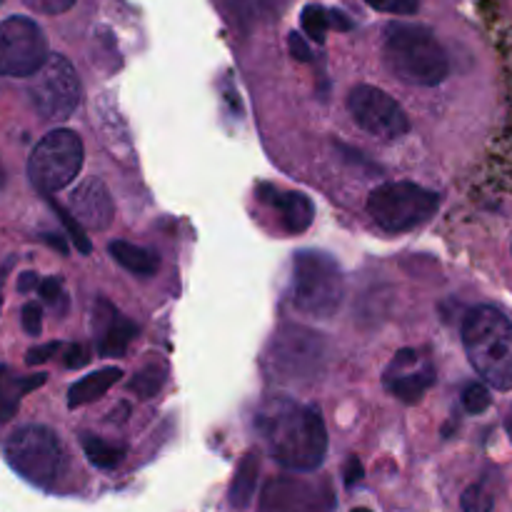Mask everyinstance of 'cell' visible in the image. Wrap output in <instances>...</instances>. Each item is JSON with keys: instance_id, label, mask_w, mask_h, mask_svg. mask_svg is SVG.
Returning a JSON list of instances; mask_svg holds the SVG:
<instances>
[{"instance_id": "6da1fadb", "label": "cell", "mask_w": 512, "mask_h": 512, "mask_svg": "<svg viewBox=\"0 0 512 512\" xmlns=\"http://www.w3.org/2000/svg\"><path fill=\"white\" fill-rule=\"evenodd\" d=\"M255 428L283 468L313 473L328 455V430L323 418L318 410L298 400H268L255 415Z\"/></svg>"}, {"instance_id": "7a4b0ae2", "label": "cell", "mask_w": 512, "mask_h": 512, "mask_svg": "<svg viewBox=\"0 0 512 512\" xmlns=\"http://www.w3.org/2000/svg\"><path fill=\"white\" fill-rule=\"evenodd\" d=\"M383 60L390 73L408 85L433 88L450 73V60L435 33L418 23H388L383 33Z\"/></svg>"}, {"instance_id": "3957f363", "label": "cell", "mask_w": 512, "mask_h": 512, "mask_svg": "<svg viewBox=\"0 0 512 512\" xmlns=\"http://www.w3.org/2000/svg\"><path fill=\"white\" fill-rule=\"evenodd\" d=\"M463 345L475 373L495 390H512V323L493 305H478L463 320Z\"/></svg>"}, {"instance_id": "277c9868", "label": "cell", "mask_w": 512, "mask_h": 512, "mask_svg": "<svg viewBox=\"0 0 512 512\" xmlns=\"http://www.w3.org/2000/svg\"><path fill=\"white\" fill-rule=\"evenodd\" d=\"M345 298V278L338 260L323 250H298L293 258V305L310 318L328 320Z\"/></svg>"}, {"instance_id": "5b68a950", "label": "cell", "mask_w": 512, "mask_h": 512, "mask_svg": "<svg viewBox=\"0 0 512 512\" xmlns=\"http://www.w3.org/2000/svg\"><path fill=\"white\" fill-rule=\"evenodd\" d=\"M5 458L20 478L38 488H53L68 465L58 433L45 425H25L15 430L5 443Z\"/></svg>"}, {"instance_id": "8992f818", "label": "cell", "mask_w": 512, "mask_h": 512, "mask_svg": "<svg viewBox=\"0 0 512 512\" xmlns=\"http://www.w3.org/2000/svg\"><path fill=\"white\" fill-rule=\"evenodd\" d=\"M440 208V195L403 180L375 188L368 198V213L380 230L390 235L408 233L428 223Z\"/></svg>"}, {"instance_id": "52a82bcc", "label": "cell", "mask_w": 512, "mask_h": 512, "mask_svg": "<svg viewBox=\"0 0 512 512\" xmlns=\"http://www.w3.org/2000/svg\"><path fill=\"white\" fill-rule=\"evenodd\" d=\"M328 363V343L315 330L285 325L273 335L268 350V370L280 383H310Z\"/></svg>"}, {"instance_id": "ba28073f", "label": "cell", "mask_w": 512, "mask_h": 512, "mask_svg": "<svg viewBox=\"0 0 512 512\" xmlns=\"http://www.w3.org/2000/svg\"><path fill=\"white\" fill-rule=\"evenodd\" d=\"M83 140L75 130L58 128L45 135L28 158V178L43 195H53L78 178L83 168Z\"/></svg>"}, {"instance_id": "9c48e42d", "label": "cell", "mask_w": 512, "mask_h": 512, "mask_svg": "<svg viewBox=\"0 0 512 512\" xmlns=\"http://www.w3.org/2000/svg\"><path fill=\"white\" fill-rule=\"evenodd\" d=\"M28 98L43 120H68L83 100V83L65 55H48L28 85Z\"/></svg>"}, {"instance_id": "30bf717a", "label": "cell", "mask_w": 512, "mask_h": 512, "mask_svg": "<svg viewBox=\"0 0 512 512\" xmlns=\"http://www.w3.org/2000/svg\"><path fill=\"white\" fill-rule=\"evenodd\" d=\"M48 60V38L35 20L13 15L0 23V75L30 78Z\"/></svg>"}, {"instance_id": "8fae6325", "label": "cell", "mask_w": 512, "mask_h": 512, "mask_svg": "<svg viewBox=\"0 0 512 512\" xmlns=\"http://www.w3.org/2000/svg\"><path fill=\"white\" fill-rule=\"evenodd\" d=\"M348 110L355 123L375 138L395 140L410 130V118L398 100L375 85H358L350 90Z\"/></svg>"}, {"instance_id": "7c38bea8", "label": "cell", "mask_w": 512, "mask_h": 512, "mask_svg": "<svg viewBox=\"0 0 512 512\" xmlns=\"http://www.w3.org/2000/svg\"><path fill=\"white\" fill-rule=\"evenodd\" d=\"M263 512H333L335 493L328 480L280 475L263 488Z\"/></svg>"}, {"instance_id": "4fadbf2b", "label": "cell", "mask_w": 512, "mask_h": 512, "mask_svg": "<svg viewBox=\"0 0 512 512\" xmlns=\"http://www.w3.org/2000/svg\"><path fill=\"white\" fill-rule=\"evenodd\" d=\"M383 385L400 403L415 405L435 385V365L418 348H403L395 353L383 373Z\"/></svg>"}, {"instance_id": "5bb4252c", "label": "cell", "mask_w": 512, "mask_h": 512, "mask_svg": "<svg viewBox=\"0 0 512 512\" xmlns=\"http://www.w3.org/2000/svg\"><path fill=\"white\" fill-rule=\"evenodd\" d=\"M70 215L88 230H105L113 223L115 205L100 178H85L70 193Z\"/></svg>"}, {"instance_id": "9a60e30c", "label": "cell", "mask_w": 512, "mask_h": 512, "mask_svg": "<svg viewBox=\"0 0 512 512\" xmlns=\"http://www.w3.org/2000/svg\"><path fill=\"white\" fill-rule=\"evenodd\" d=\"M258 198L280 215L285 233L300 235L313 225L315 205L305 193L275 188V185H258Z\"/></svg>"}, {"instance_id": "2e32d148", "label": "cell", "mask_w": 512, "mask_h": 512, "mask_svg": "<svg viewBox=\"0 0 512 512\" xmlns=\"http://www.w3.org/2000/svg\"><path fill=\"white\" fill-rule=\"evenodd\" d=\"M95 335H98L100 358H123L130 340L135 338L138 328L125 315L115 310L108 300H98L95 305Z\"/></svg>"}, {"instance_id": "e0dca14e", "label": "cell", "mask_w": 512, "mask_h": 512, "mask_svg": "<svg viewBox=\"0 0 512 512\" xmlns=\"http://www.w3.org/2000/svg\"><path fill=\"white\" fill-rule=\"evenodd\" d=\"M48 375L35 373V375H15L13 368L8 365H0V423H10V420L18 415L20 400L28 393H33L35 388L45 383Z\"/></svg>"}, {"instance_id": "ac0fdd59", "label": "cell", "mask_w": 512, "mask_h": 512, "mask_svg": "<svg viewBox=\"0 0 512 512\" xmlns=\"http://www.w3.org/2000/svg\"><path fill=\"white\" fill-rule=\"evenodd\" d=\"M123 378V370L120 368H100L95 373L85 375L83 380L73 385L68 390V408H80V405H88L93 400L103 398L110 388H113L118 380Z\"/></svg>"}, {"instance_id": "d6986e66", "label": "cell", "mask_w": 512, "mask_h": 512, "mask_svg": "<svg viewBox=\"0 0 512 512\" xmlns=\"http://www.w3.org/2000/svg\"><path fill=\"white\" fill-rule=\"evenodd\" d=\"M108 250L115 263L128 270V273L140 275V278H153L158 273L160 258L155 250L140 248V245L128 243V240H115V243H110Z\"/></svg>"}, {"instance_id": "ffe728a7", "label": "cell", "mask_w": 512, "mask_h": 512, "mask_svg": "<svg viewBox=\"0 0 512 512\" xmlns=\"http://www.w3.org/2000/svg\"><path fill=\"white\" fill-rule=\"evenodd\" d=\"M258 470L260 460L255 453H248L240 460L238 470H235L233 485H230V505L238 510H245L255 498V488H258Z\"/></svg>"}, {"instance_id": "44dd1931", "label": "cell", "mask_w": 512, "mask_h": 512, "mask_svg": "<svg viewBox=\"0 0 512 512\" xmlns=\"http://www.w3.org/2000/svg\"><path fill=\"white\" fill-rule=\"evenodd\" d=\"M80 445H83V453L95 468L100 470H115L125 460V448L123 445L108 443V440L98 438L93 433L80 435Z\"/></svg>"}, {"instance_id": "7402d4cb", "label": "cell", "mask_w": 512, "mask_h": 512, "mask_svg": "<svg viewBox=\"0 0 512 512\" xmlns=\"http://www.w3.org/2000/svg\"><path fill=\"white\" fill-rule=\"evenodd\" d=\"M165 383H168V365H165L163 360H153V363H148L145 368H140L138 373H135V378L130 380L128 388L130 393L138 395L140 400H150L165 388Z\"/></svg>"}, {"instance_id": "603a6c76", "label": "cell", "mask_w": 512, "mask_h": 512, "mask_svg": "<svg viewBox=\"0 0 512 512\" xmlns=\"http://www.w3.org/2000/svg\"><path fill=\"white\" fill-rule=\"evenodd\" d=\"M300 23H303L305 33L315 40V43H325V35H328L330 18L328 10L323 5H305L303 15H300Z\"/></svg>"}, {"instance_id": "cb8c5ba5", "label": "cell", "mask_w": 512, "mask_h": 512, "mask_svg": "<svg viewBox=\"0 0 512 512\" xmlns=\"http://www.w3.org/2000/svg\"><path fill=\"white\" fill-rule=\"evenodd\" d=\"M50 208H53L55 213H58L60 223L65 225V230H68V238L73 240L75 248H78L80 253H83V255H88L90 250H93V245H90V240H88V235H85V228H83V225H80L78 220H75L73 215H70V210L65 208V205H60L58 200L50 198Z\"/></svg>"}, {"instance_id": "d4e9b609", "label": "cell", "mask_w": 512, "mask_h": 512, "mask_svg": "<svg viewBox=\"0 0 512 512\" xmlns=\"http://www.w3.org/2000/svg\"><path fill=\"white\" fill-rule=\"evenodd\" d=\"M285 0H240V15L248 23H258V20L273 18L283 10Z\"/></svg>"}, {"instance_id": "484cf974", "label": "cell", "mask_w": 512, "mask_h": 512, "mask_svg": "<svg viewBox=\"0 0 512 512\" xmlns=\"http://www.w3.org/2000/svg\"><path fill=\"white\" fill-rule=\"evenodd\" d=\"M460 505H463V512H493L495 498L488 490V485L475 483L465 490Z\"/></svg>"}, {"instance_id": "4316f807", "label": "cell", "mask_w": 512, "mask_h": 512, "mask_svg": "<svg viewBox=\"0 0 512 512\" xmlns=\"http://www.w3.org/2000/svg\"><path fill=\"white\" fill-rule=\"evenodd\" d=\"M490 403H493V398H490V393H488V388H485V385H480V383L465 385L463 408L468 410L470 415L485 413V410L490 408Z\"/></svg>"}, {"instance_id": "83f0119b", "label": "cell", "mask_w": 512, "mask_h": 512, "mask_svg": "<svg viewBox=\"0 0 512 512\" xmlns=\"http://www.w3.org/2000/svg\"><path fill=\"white\" fill-rule=\"evenodd\" d=\"M38 293H40V298H43V303L50 305V308H60V305L65 303L63 280H60L58 275H50V278L40 280Z\"/></svg>"}, {"instance_id": "f1b7e54d", "label": "cell", "mask_w": 512, "mask_h": 512, "mask_svg": "<svg viewBox=\"0 0 512 512\" xmlns=\"http://www.w3.org/2000/svg\"><path fill=\"white\" fill-rule=\"evenodd\" d=\"M365 3L390 15H415L420 8V0H365Z\"/></svg>"}, {"instance_id": "f546056e", "label": "cell", "mask_w": 512, "mask_h": 512, "mask_svg": "<svg viewBox=\"0 0 512 512\" xmlns=\"http://www.w3.org/2000/svg\"><path fill=\"white\" fill-rule=\"evenodd\" d=\"M23 330L30 335V338H38L43 333V310H40L38 303H28L23 308Z\"/></svg>"}, {"instance_id": "4dcf8cb0", "label": "cell", "mask_w": 512, "mask_h": 512, "mask_svg": "<svg viewBox=\"0 0 512 512\" xmlns=\"http://www.w3.org/2000/svg\"><path fill=\"white\" fill-rule=\"evenodd\" d=\"M30 10L43 15H60L75 5V0H23Z\"/></svg>"}, {"instance_id": "1f68e13d", "label": "cell", "mask_w": 512, "mask_h": 512, "mask_svg": "<svg viewBox=\"0 0 512 512\" xmlns=\"http://www.w3.org/2000/svg\"><path fill=\"white\" fill-rule=\"evenodd\" d=\"M63 358H65L63 360L65 368H83V365L90 360V350L85 348V345L73 343V345H68V348H65Z\"/></svg>"}, {"instance_id": "d6a6232c", "label": "cell", "mask_w": 512, "mask_h": 512, "mask_svg": "<svg viewBox=\"0 0 512 512\" xmlns=\"http://www.w3.org/2000/svg\"><path fill=\"white\" fill-rule=\"evenodd\" d=\"M60 348H63V345H60V343H48V345H40V348L28 350V355H25V363H28V365L45 363V360L53 358V355L58 353Z\"/></svg>"}, {"instance_id": "836d02e7", "label": "cell", "mask_w": 512, "mask_h": 512, "mask_svg": "<svg viewBox=\"0 0 512 512\" xmlns=\"http://www.w3.org/2000/svg\"><path fill=\"white\" fill-rule=\"evenodd\" d=\"M288 45H290V53H293L298 60H303V63H308V60L313 58V53H310L308 43H305V40L300 38L298 33H290Z\"/></svg>"}, {"instance_id": "e575fe53", "label": "cell", "mask_w": 512, "mask_h": 512, "mask_svg": "<svg viewBox=\"0 0 512 512\" xmlns=\"http://www.w3.org/2000/svg\"><path fill=\"white\" fill-rule=\"evenodd\" d=\"M363 475H365L363 463H360L358 458H350L348 465H345V483L348 485L360 483V480H363Z\"/></svg>"}, {"instance_id": "d590c367", "label": "cell", "mask_w": 512, "mask_h": 512, "mask_svg": "<svg viewBox=\"0 0 512 512\" xmlns=\"http://www.w3.org/2000/svg\"><path fill=\"white\" fill-rule=\"evenodd\" d=\"M38 285H40V278H38V273H33V270L23 273V275H20V280H18L20 293H30V290H35Z\"/></svg>"}, {"instance_id": "8d00e7d4", "label": "cell", "mask_w": 512, "mask_h": 512, "mask_svg": "<svg viewBox=\"0 0 512 512\" xmlns=\"http://www.w3.org/2000/svg\"><path fill=\"white\" fill-rule=\"evenodd\" d=\"M328 18H330V25H335L338 30L353 28V20H350L345 13H340V10H328Z\"/></svg>"}, {"instance_id": "74e56055", "label": "cell", "mask_w": 512, "mask_h": 512, "mask_svg": "<svg viewBox=\"0 0 512 512\" xmlns=\"http://www.w3.org/2000/svg\"><path fill=\"white\" fill-rule=\"evenodd\" d=\"M43 243H48L50 248H55V250H58L60 255H68V253H70V248H68V243H65V240H63V235L45 233V235H43Z\"/></svg>"}, {"instance_id": "f35d334b", "label": "cell", "mask_w": 512, "mask_h": 512, "mask_svg": "<svg viewBox=\"0 0 512 512\" xmlns=\"http://www.w3.org/2000/svg\"><path fill=\"white\" fill-rule=\"evenodd\" d=\"M505 430H508L510 440H512V408L508 410V418H505Z\"/></svg>"}, {"instance_id": "ab89813d", "label": "cell", "mask_w": 512, "mask_h": 512, "mask_svg": "<svg viewBox=\"0 0 512 512\" xmlns=\"http://www.w3.org/2000/svg\"><path fill=\"white\" fill-rule=\"evenodd\" d=\"M5 183V175H3V168H0V185Z\"/></svg>"}, {"instance_id": "60d3db41", "label": "cell", "mask_w": 512, "mask_h": 512, "mask_svg": "<svg viewBox=\"0 0 512 512\" xmlns=\"http://www.w3.org/2000/svg\"><path fill=\"white\" fill-rule=\"evenodd\" d=\"M353 512H373V510H368V508H355Z\"/></svg>"}, {"instance_id": "b9f144b4", "label": "cell", "mask_w": 512, "mask_h": 512, "mask_svg": "<svg viewBox=\"0 0 512 512\" xmlns=\"http://www.w3.org/2000/svg\"><path fill=\"white\" fill-rule=\"evenodd\" d=\"M0 3H3V0H0Z\"/></svg>"}]
</instances>
